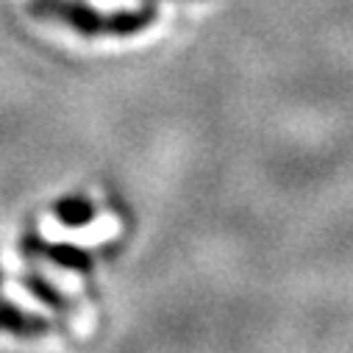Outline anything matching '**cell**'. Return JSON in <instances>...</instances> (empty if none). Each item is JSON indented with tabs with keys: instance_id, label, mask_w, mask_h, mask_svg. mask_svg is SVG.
I'll return each mask as SVG.
<instances>
[]
</instances>
